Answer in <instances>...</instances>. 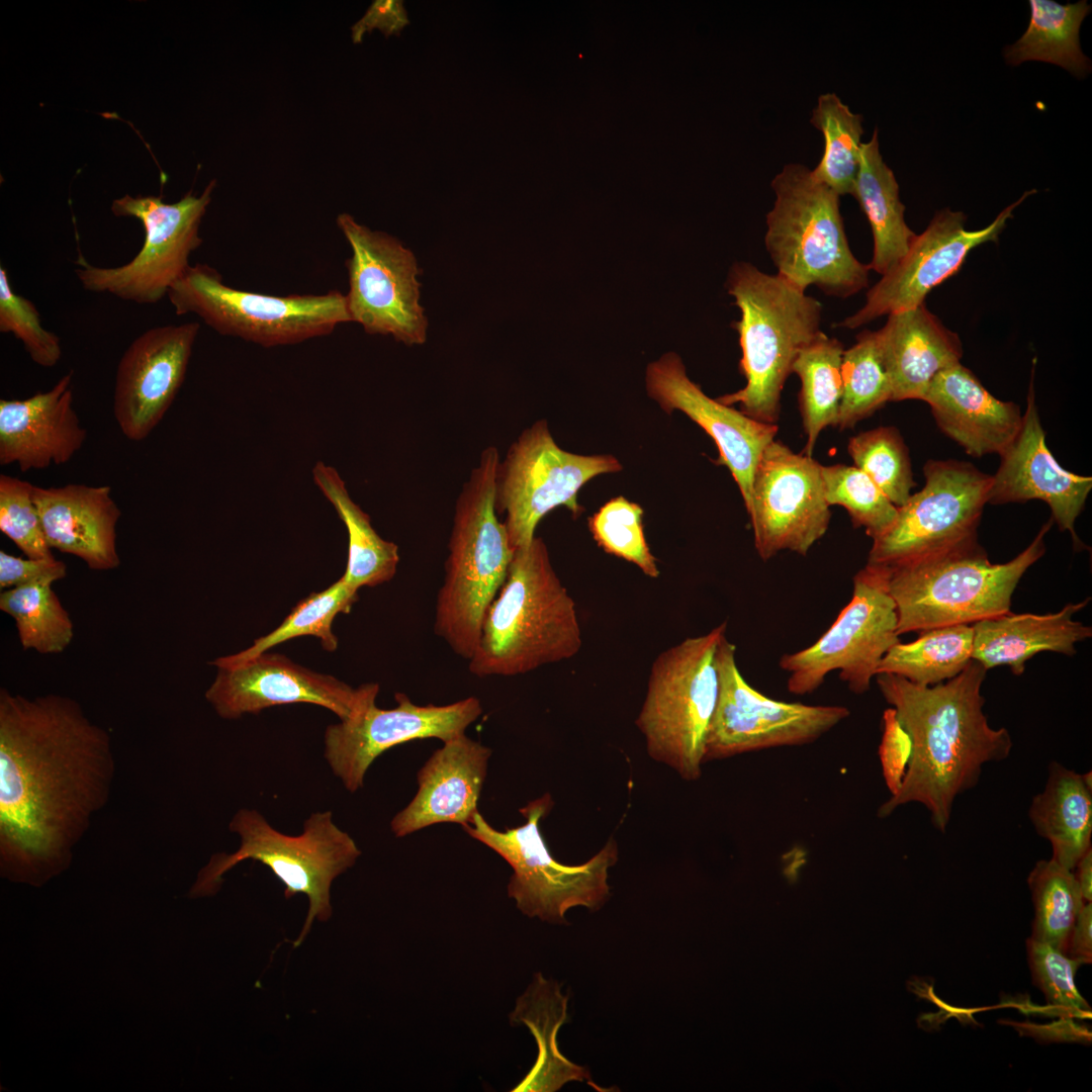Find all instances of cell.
I'll return each instance as SVG.
<instances>
[{
  "label": "cell",
  "instance_id": "cell-1",
  "mask_svg": "<svg viewBox=\"0 0 1092 1092\" xmlns=\"http://www.w3.org/2000/svg\"><path fill=\"white\" fill-rule=\"evenodd\" d=\"M111 737L80 704L0 690V870L34 887L67 870L107 803Z\"/></svg>",
  "mask_w": 1092,
  "mask_h": 1092
},
{
  "label": "cell",
  "instance_id": "cell-2",
  "mask_svg": "<svg viewBox=\"0 0 1092 1092\" xmlns=\"http://www.w3.org/2000/svg\"><path fill=\"white\" fill-rule=\"evenodd\" d=\"M986 671L972 659L958 675L933 687L891 673L876 676L911 741L900 788L880 806V818L919 803L929 811L933 827L944 833L956 798L976 787L985 763L1009 756L1008 730L992 728L983 712Z\"/></svg>",
  "mask_w": 1092,
  "mask_h": 1092
},
{
  "label": "cell",
  "instance_id": "cell-3",
  "mask_svg": "<svg viewBox=\"0 0 1092 1092\" xmlns=\"http://www.w3.org/2000/svg\"><path fill=\"white\" fill-rule=\"evenodd\" d=\"M582 645L575 603L556 574L541 537L514 551L507 577L487 608L468 670L515 676L575 656Z\"/></svg>",
  "mask_w": 1092,
  "mask_h": 1092
},
{
  "label": "cell",
  "instance_id": "cell-4",
  "mask_svg": "<svg viewBox=\"0 0 1092 1092\" xmlns=\"http://www.w3.org/2000/svg\"><path fill=\"white\" fill-rule=\"evenodd\" d=\"M499 460L495 446L485 447L462 485L436 598L434 632L466 660L473 655L485 612L505 582L514 554L495 511Z\"/></svg>",
  "mask_w": 1092,
  "mask_h": 1092
},
{
  "label": "cell",
  "instance_id": "cell-5",
  "mask_svg": "<svg viewBox=\"0 0 1092 1092\" xmlns=\"http://www.w3.org/2000/svg\"><path fill=\"white\" fill-rule=\"evenodd\" d=\"M727 289L741 313L733 327L739 335V368L746 384L716 399L730 406L738 403L739 411L755 421L777 424L793 364L822 333V304L778 274L745 262L732 266Z\"/></svg>",
  "mask_w": 1092,
  "mask_h": 1092
},
{
  "label": "cell",
  "instance_id": "cell-6",
  "mask_svg": "<svg viewBox=\"0 0 1092 1092\" xmlns=\"http://www.w3.org/2000/svg\"><path fill=\"white\" fill-rule=\"evenodd\" d=\"M1051 518L1032 542L1006 563H992L978 541L888 568L898 635L969 625L1010 612L1025 571L1045 552Z\"/></svg>",
  "mask_w": 1092,
  "mask_h": 1092
},
{
  "label": "cell",
  "instance_id": "cell-7",
  "mask_svg": "<svg viewBox=\"0 0 1092 1092\" xmlns=\"http://www.w3.org/2000/svg\"><path fill=\"white\" fill-rule=\"evenodd\" d=\"M770 186L776 198L764 245L777 274L804 291L813 285L838 298L866 288L871 269L851 252L840 196L798 163L785 165Z\"/></svg>",
  "mask_w": 1092,
  "mask_h": 1092
},
{
  "label": "cell",
  "instance_id": "cell-8",
  "mask_svg": "<svg viewBox=\"0 0 1092 1092\" xmlns=\"http://www.w3.org/2000/svg\"><path fill=\"white\" fill-rule=\"evenodd\" d=\"M229 828L240 837V847L232 854H213L198 873L189 896H212L219 890L222 876L236 864L246 859L260 861L284 885L286 899L297 894L307 896L306 919L294 941V946H298L315 919L327 921L331 918L332 883L355 864L360 849L354 839L334 823L331 811L311 813L299 835L276 830L258 811L251 809L239 810Z\"/></svg>",
  "mask_w": 1092,
  "mask_h": 1092
},
{
  "label": "cell",
  "instance_id": "cell-9",
  "mask_svg": "<svg viewBox=\"0 0 1092 1092\" xmlns=\"http://www.w3.org/2000/svg\"><path fill=\"white\" fill-rule=\"evenodd\" d=\"M726 627L686 638L656 657L635 721L649 756L686 781L699 780L705 762L719 691L717 651Z\"/></svg>",
  "mask_w": 1092,
  "mask_h": 1092
},
{
  "label": "cell",
  "instance_id": "cell-10",
  "mask_svg": "<svg viewBox=\"0 0 1092 1092\" xmlns=\"http://www.w3.org/2000/svg\"><path fill=\"white\" fill-rule=\"evenodd\" d=\"M553 801L544 795L520 809L526 822L498 831L479 812L473 822L463 827L512 868L508 895L528 917L551 923H566L565 913L577 906L600 909L610 895L609 870L617 862L618 846L611 838L592 858L568 866L556 860L544 840L540 821L550 811Z\"/></svg>",
  "mask_w": 1092,
  "mask_h": 1092
},
{
  "label": "cell",
  "instance_id": "cell-11",
  "mask_svg": "<svg viewBox=\"0 0 1092 1092\" xmlns=\"http://www.w3.org/2000/svg\"><path fill=\"white\" fill-rule=\"evenodd\" d=\"M167 296L176 314H196L220 335L263 347L298 344L351 322L340 291L285 296L245 291L226 285L207 264L190 265Z\"/></svg>",
  "mask_w": 1092,
  "mask_h": 1092
},
{
  "label": "cell",
  "instance_id": "cell-12",
  "mask_svg": "<svg viewBox=\"0 0 1092 1092\" xmlns=\"http://www.w3.org/2000/svg\"><path fill=\"white\" fill-rule=\"evenodd\" d=\"M852 596L831 626L810 646L784 654L788 691L815 692L832 671L856 695L868 692L887 652L900 642L888 568L868 564L853 576Z\"/></svg>",
  "mask_w": 1092,
  "mask_h": 1092
},
{
  "label": "cell",
  "instance_id": "cell-13",
  "mask_svg": "<svg viewBox=\"0 0 1092 1092\" xmlns=\"http://www.w3.org/2000/svg\"><path fill=\"white\" fill-rule=\"evenodd\" d=\"M621 469L613 455L563 450L546 420L524 429L499 460L495 477V511L505 515L512 550L528 547L539 522L557 507L578 517L584 511L577 502L579 489L598 475Z\"/></svg>",
  "mask_w": 1092,
  "mask_h": 1092
},
{
  "label": "cell",
  "instance_id": "cell-14",
  "mask_svg": "<svg viewBox=\"0 0 1092 1092\" xmlns=\"http://www.w3.org/2000/svg\"><path fill=\"white\" fill-rule=\"evenodd\" d=\"M214 186L215 181H211L200 196L189 191L175 203L152 195L126 194L115 199L111 205L114 215L132 216L142 222L144 244L129 262L117 267L94 266L79 252L75 273L84 289L139 304L161 300L190 267V255L202 243L199 226Z\"/></svg>",
  "mask_w": 1092,
  "mask_h": 1092
},
{
  "label": "cell",
  "instance_id": "cell-15",
  "mask_svg": "<svg viewBox=\"0 0 1092 1092\" xmlns=\"http://www.w3.org/2000/svg\"><path fill=\"white\" fill-rule=\"evenodd\" d=\"M924 486L898 507L892 526L873 540L868 564L893 567L977 541L992 475L954 459L928 460Z\"/></svg>",
  "mask_w": 1092,
  "mask_h": 1092
},
{
  "label": "cell",
  "instance_id": "cell-16",
  "mask_svg": "<svg viewBox=\"0 0 1092 1092\" xmlns=\"http://www.w3.org/2000/svg\"><path fill=\"white\" fill-rule=\"evenodd\" d=\"M736 648L726 635L717 651L719 691L711 720L705 762L761 749L811 743L844 721L843 706L774 700L742 676Z\"/></svg>",
  "mask_w": 1092,
  "mask_h": 1092
},
{
  "label": "cell",
  "instance_id": "cell-17",
  "mask_svg": "<svg viewBox=\"0 0 1092 1092\" xmlns=\"http://www.w3.org/2000/svg\"><path fill=\"white\" fill-rule=\"evenodd\" d=\"M352 255L346 261L351 322L368 334L390 335L407 346L426 341L428 322L420 304L417 260L383 232L371 231L348 213L337 217Z\"/></svg>",
  "mask_w": 1092,
  "mask_h": 1092
},
{
  "label": "cell",
  "instance_id": "cell-18",
  "mask_svg": "<svg viewBox=\"0 0 1092 1092\" xmlns=\"http://www.w3.org/2000/svg\"><path fill=\"white\" fill-rule=\"evenodd\" d=\"M746 512L762 561L786 550L807 555L826 534L831 519L822 465L775 439L756 466Z\"/></svg>",
  "mask_w": 1092,
  "mask_h": 1092
},
{
  "label": "cell",
  "instance_id": "cell-19",
  "mask_svg": "<svg viewBox=\"0 0 1092 1092\" xmlns=\"http://www.w3.org/2000/svg\"><path fill=\"white\" fill-rule=\"evenodd\" d=\"M1035 189L1025 191L987 226L969 231L967 216L948 207L938 210L927 228L916 234L904 257L867 292L863 305L836 327L854 330L883 315L924 304L928 293L956 274L976 247L997 242L1015 208Z\"/></svg>",
  "mask_w": 1092,
  "mask_h": 1092
},
{
  "label": "cell",
  "instance_id": "cell-20",
  "mask_svg": "<svg viewBox=\"0 0 1092 1092\" xmlns=\"http://www.w3.org/2000/svg\"><path fill=\"white\" fill-rule=\"evenodd\" d=\"M394 698L393 709H380L373 700L354 718L326 730L325 757L351 793L363 787L368 768L384 751L418 739L446 742L464 734L482 713L475 697L445 706H419L402 693Z\"/></svg>",
  "mask_w": 1092,
  "mask_h": 1092
},
{
  "label": "cell",
  "instance_id": "cell-21",
  "mask_svg": "<svg viewBox=\"0 0 1092 1092\" xmlns=\"http://www.w3.org/2000/svg\"><path fill=\"white\" fill-rule=\"evenodd\" d=\"M379 692L377 684L354 689L334 676L298 665L282 654L261 653L239 664L218 667L205 699L224 719L263 709L308 703L331 710L341 721L357 716Z\"/></svg>",
  "mask_w": 1092,
  "mask_h": 1092
},
{
  "label": "cell",
  "instance_id": "cell-22",
  "mask_svg": "<svg viewBox=\"0 0 1092 1092\" xmlns=\"http://www.w3.org/2000/svg\"><path fill=\"white\" fill-rule=\"evenodd\" d=\"M198 323L151 328L121 356L115 375L113 415L123 434L140 442L162 421L182 386Z\"/></svg>",
  "mask_w": 1092,
  "mask_h": 1092
},
{
  "label": "cell",
  "instance_id": "cell-23",
  "mask_svg": "<svg viewBox=\"0 0 1092 1092\" xmlns=\"http://www.w3.org/2000/svg\"><path fill=\"white\" fill-rule=\"evenodd\" d=\"M646 389L665 413L680 411L713 439L719 451L718 463L731 472L747 510L756 466L766 446L776 439L778 425L755 421L709 397L689 378L674 353L648 365Z\"/></svg>",
  "mask_w": 1092,
  "mask_h": 1092
},
{
  "label": "cell",
  "instance_id": "cell-24",
  "mask_svg": "<svg viewBox=\"0 0 1092 1092\" xmlns=\"http://www.w3.org/2000/svg\"><path fill=\"white\" fill-rule=\"evenodd\" d=\"M1033 375L1034 362L1020 430L1009 447L999 455L1001 461L992 475L987 504L1043 500L1049 505L1052 519L1059 529L1069 531L1074 547L1078 546L1081 550L1084 545L1076 535L1075 521L1084 509L1092 488V478L1064 469L1048 448L1035 404Z\"/></svg>",
  "mask_w": 1092,
  "mask_h": 1092
},
{
  "label": "cell",
  "instance_id": "cell-25",
  "mask_svg": "<svg viewBox=\"0 0 1092 1092\" xmlns=\"http://www.w3.org/2000/svg\"><path fill=\"white\" fill-rule=\"evenodd\" d=\"M73 371L25 399L0 400V464L22 472L69 462L87 431L73 407Z\"/></svg>",
  "mask_w": 1092,
  "mask_h": 1092
},
{
  "label": "cell",
  "instance_id": "cell-26",
  "mask_svg": "<svg viewBox=\"0 0 1092 1092\" xmlns=\"http://www.w3.org/2000/svg\"><path fill=\"white\" fill-rule=\"evenodd\" d=\"M418 772V792L391 820L396 837L427 826L472 824L491 750L464 734L443 742Z\"/></svg>",
  "mask_w": 1092,
  "mask_h": 1092
},
{
  "label": "cell",
  "instance_id": "cell-27",
  "mask_svg": "<svg viewBox=\"0 0 1092 1092\" xmlns=\"http://www.w3.org/2000/svg\"><path fill=\"white\" fill-rule=\"evenodd\" d=\"M921 400L940 431L973 457L1001 455L1022 424L1020 407L992 395L961 362L938 373Z\"/></svg>",
  "mask_w": 1092,
  "mask_h": 1092
},
{
  "label": "cell",
  "instance_id": "cell-28",
  "mask_svg": "<svg viewBox=\"0 0 1092 1092\" xmlns=\"http://www.w3.org/2000/svg\"><path fill=\"white\" fill-rule=\"evenodd\" d=\"M33 500L51 549L79 557L92 570L119 566L116 526L121 512L110 486L34 485Z\"/></svg>",
  "mask_w": 1092,
  "mask_h": 1092
},
{
  "label": "cell",
  "instance_id": "cell-29",
  "mask_svg": "<svg viewBox=\"0 0 1092 1092\" xmlns=\"http://www.w3.org/2000/svg\"><path fill=\"white\" fill-rule=\"evenodd\" d=\"M890 378L891 401L921 400L933 378L960 363L963 346L925 304L888 315L877 331Z\"/></svg>",
  "mask_w": 1092,
  "mask_h": 1092
},
{
  "label": "cell",
  "instance_id": "cell-30",
  "mask_svg": "<svg viewBox=\"0 0 1092 1092\" xmlns=\"http://www.w3.org/2000/svg\"><path fill=\"white\" fill-rule=\"evenodd\" d=\"M1090 598L1068 604L1057 613L1003 614L973 624L972 659L985 669L1008 665L1015 675L1025 670V662L1041 651L1072 656L1075 644L1092 636L1090 626L1073 620Z\"/></svg>",
  "mask_w": 1092,
  "mask_h": 1092
},
{
  "label": "cell",
  "instance_id": "cell-31",
  "mask_svg": "<svg viewBox=\"0 0 1092 1092\" xmlns=\"http://www.w3.org/2000/svg\"><path fill=\"white\" fill-rule=\"evenodd\" d=\"M1028 814L1037 834L1051 842L1052 858L1074 871L1091 848L1092 772L1052 761L1044 789L1033 797Z\"/></svg>",
  "mask_w": 1092,
  "mask_h": 1092
},
{
  "label": "cell",
  "instance_id": "cell-32",
  "mask_svg": "<svg viewBox=\"0 0 1092 1092\" xmlns=\"http://www.w3.org/2000/svg\"><path fill=\"white\" fill-rule=\"evenodd\" d=\"M870 223L874 250L869 267L880 275L893 268L907 253L916 234L905 221V205L892 169L885 163L878 129L862 143L852 195Z\"/></svg>",
  "mask_w": 1092,
  "mask_h": 1092
},
{
  "label": "cell",
  "instance_id": "cell-33",
  "mask_svg": "<svg viewBox=\"0 0 1092 1092\" xmlns=\"http://www.w3.org/2000/svg\"><path fill=\"white\" fill-rule=\"evenodd\" d=\"M312 478L333 505L348 532V560L344 581L354 589L387 582L396 573L398 547L382 539L374 530L370 516L350 496L339 472L322 461L312 468Z\"/></svg>",
  "mask_w": 1092,
  "mask_h": 1092
},
{
  "label": "cell",
  "instance_id": "cell-34",
  "mask_svg": "<svg viewBox=\"0 0 1092 1092\" xmlns=\"http://www.w3.org/2000/svg\"><path fill=\"white\" fill-rule=\"evenodd\" d=\"M1030 19L1025 32L1004 50L1006 62L1018 66L1026 61L1058 65L1077 77L1091 71L1080 46L1079 31L1091 6L1085 0L1060 4L1053 0H1029Z\"/></svg>",
  "mask_w": 1092,
  "mask_h": 1092
},
{
  "label": "cell",
  "instance_id": "cell-35",
  "mask_svg": "<svg viewBox=\"0 0 1092 1092\" xmlns=\"http://www.w3.org/2000/svg\"><path fill=\"white\" fill-rule=\"evenodd\" d=\"M844 347L823 332L798 354L792 373L801 388L799 406L807 444L803 453L812 456L821 432L837 427L842 397L841 360Z\"/></svg>",
  "mask_w": 1092,
  "mask_h": 1092
},
{
  "label": "cell",
  "instance_id": "cell-36",
  "mask_svg": "<svg viewBox=\"0 0 1092 1092\" xmlns=\"http://www.w3.org/2000/svg\"><path fill=\"white\" fill-rule=\"evenodd\" d=\"M972 626L937 627L920 632L912 642L900 641L893 646L882 659L878 674H896L921 686L936 685L958 675L972 660Z\"/></svg>",
  "mask_w": 1092,
  "mask_h": 1092
},
{
  "label": "cell",
  "instance_id": "cell-37",
  "mask_svg": "<svg viewBox=\"0 0 1092 1092\" xmlns=\"http://www.w3.org/2000/svg\"><path fill=\"white\" fill-rule=\"evenodd\" d=\"M810 122L822 132L824 149L815 178L838 196L853 195L863 134L862 116L835 93L818 97Z\"/></svg>",
  "mask_w": 1092,
  "mask_h": 1092
},
{
  "label": "cell",
  "instance_id": "cell-38",
  "mask_svg": "<svg viewBox=\"0 0 1092 1092\" xmlns=\"http://www.w3.org/2000/svg\"><path fill=\"white\" fill-rule=\"evenodd\" d=\"M52 584L35 582L0 594V610L15 621L19 642L25 650L58 654L73 640V622Z\"/></svg>",
  "mask_w": 1092,
  "mask_h": 1092
},
{
  "label": "cell",
  "instance_id": "cell-39",
  "mask_svg": "<svg viewBox=\"0 0 1092 1092\" xmlns=\"http://www.w3.org/2000/svg\"><path fill=\"white\" fill-rule=\"evenodd\" d=\"M357 593L340 577L325 590L313 593L300 601L278 628L255 640L251 647L237 654L218 657L212 664L217 668L236 665L279 643L303 635L320 638L324 649L334 651L338 647V639L332 632L333 620L339 613L350 612L358 599Z\"/></svg>",
  "mask_w": 1092,
  "mask_h": 1092
},
{
  "label": "cell",
  "instance_id": "cell-40",
  "mask_svg": "<svg viewBox=\"0 0 1092 1092\" xmlns=\"http://www.w3.org/2000/svg\"><path fill=\"white\" fill-rule=\"evenodd\" d=\"M1034 907L1030 938L1066 953L1069 935L1086 903L1074 872L1053 858L1038 860L1027 878Z\"/></svg>",
  "mask_w": 1092,
  "mask_h": 1092
},
{
  "label": "cell",
  "instance_id": "cell-41",
  "mask_svg": "<svg viewBox=\"0 0 1092 1092\" xmlns=\"http://www.w3.org/2000/svg\"><path fill=\"white\" fill-rule=\"evenodd\" d=\"M842 397L837 428L852 429L891 401L890 378L877 331L863 330L844 349L841 360Z\"/></svg>",
  "mask_w": 1092,
  "mask_h": 1092
},
{
  "label": "cell",
  "instance_id": "cell-42",
  "mask_svg": "<svg viewBox=\"0 0 1092 1092\" xmlns=\"http://www.w3.org/2000/svg\"><path fill=\"white\" fill-rule=\"evenodd\" d=\"M854 466L863 471L896 506H903L916 483L908 449L895 427H879L851 437L847 446Z\"/></svg>",
  "mask_w": 1092,
  "mask_h": 1092
},
{
  "label": "cell",
  "instance_id": "cell-43",
  "mask_svg": "<svg viewBox=\"0 0 1092 1092\" xmlns=\"http://www.w3.org/2000/svg\"><path fill=\"white\" fill-rule=\"evenodd\" d=\"M822 478L827 504L843 507L853 527L863 528L873 540L882 536L896 520L898 507L857 467L822 465Z\"/></svg>",
  "mask_w": 1092,
  "mask_h": 1092
},
{
  "label": "cell",
  "instance_id": "cell-44",
  "mask_svg": "<svg viewBox=\"0 0 1092 1092\" xmlns=\"http://www.w3.org/2000/svg\"><path fill=\"white\" fill-rule=\"evenodd\" d=\"M642 519L640 505L617 496L588 518V528L605 552L627 560L645 575L657 578L659 569L645 539Z\"/></svg>",
  "mask_w": 1092,
  "mask_h": 1092
},
{
  "label": "cell",
  "instance_id": "cell-45",
  "mask_svg": "<svg viewBox=\"0 0 1092 1092\" xmlns=\"http://www.w3.org/2000/svg\"><path fill=\"white\" fill-rule=\"evenodd\" d=\"M0 332L21 341L31 360L41 367L55 366L62 357L60 338L41 325L35 305L17 294L7 270L0 267Z\"/></svg>",
  "mask_w": 1092,
  "mask_h": 1092
},
{
  "label": "cell",
  "instance_id": "cell-46",
  "mask_svg": "<svg viewBox=\"0 0 1092 1092\" xmlns=\"http://www.w3.org/2000/svg\"><path fill=\"white\" fill-rule=\"evenodd\" d=\"M1027 961L1033 984L1059 1013L1081 1015L1090 1006L1078 991L1075 974L1083 964L1061 950L1032 938L1026 940Z\"/></svg>",
  "mask_w": 1092,
  "mask_h": 1092
},
{
  "label": "cell",
  "instance_id": "cell-47",
  "mask_svg": "<svg viewBox=\"0 0 1092 1092\" xmlns=\"http://www.w3.org/2000/svg\"><path fill=\"white\" fill-rule=\"evenodd\" d=\"M30 482L6 474L0 475V531L27 558H53Z\"/></svg>",
  "mask_w": 1092,
  "mask_h": 1092
},
{
  "label": "cell",
  "instance_id": "cell-48",
  "mask_svg": "<svg viewBox=\"0 0 1092 1092\" xmlns=\"http://www.w3.org/2000/svg\"><path fill=\"white\" fill-rule=\"evenodd\" d=\"M879 753L886 784L893 795L900 788L911 755L910 738L900 725L893 708L887 709L883 715V737Z\"/></svg>",
  "mask_w": 1092,
  "mask_h": 1092
},
{
  "label": "cell",
  "instance_id": "cell-49",
  "mask_svg": "<svg viewBox=\"0 0 1092 1092\" xmlns=\"http://www.w3.org/2000/svg\"><path fill=\"white\" fill-rule=\"evenodd\" d=\"M67 575L65 562L53 558H22L0 551V587L8 589L35 582H55Z\"/></svg>",
  "mask_w": 1092,
  "mask_h": 1092
},
{
  "label": "cell",
  "instance_id": "cell-50",
  "mask_svg": "<svg viewBox=\"0 0 1092 1092\" xmlns=\"http://www.w3.org/2000/svg\"><path fill=\"white\" fill-rule=\"evenodd\" d=\"M410 24L406 10L401 0H375L365 14L351 28L352 40L360 43L363 36L373 29L380 30L385 37L399 35Z\"/></svg>",
  "mask_w": 1092,
  "mask_h": 1092
},
{
  "label": "cell",
  "instance_id": "cell-51",
  "mask_svg": "<svg viewBox=\"0 0 1092 1092\" xmlns=\"http://www.w3.org/2000/svg\"><path fill=\"white\" fill-rule=\"evenodd\" d=\"M1066 954L1084 964L1092 962V902L1081 909L1069 935Z\"/></svg>",
  "mask_w": 1092,
  "mask_h": 1092
},
{
  "label": "cell",
  "instance_id": "cell-52",
  "mask_svg": "<svg viewBox=\"0 0 1092 1092\" xmlns=\"http://www.w3.org/2000/svg\"><path fill=\"white\" fill-rule=\"evenodd\" d=\"M1074 875L1085 902H1092V849L1089 848L1078 860Z\"/></svg>",
  "mask_w": 1092,
  "mask_h": 1092
}]
</instances>
